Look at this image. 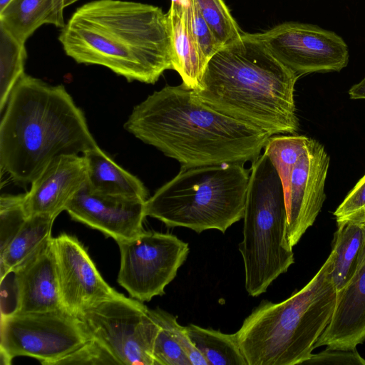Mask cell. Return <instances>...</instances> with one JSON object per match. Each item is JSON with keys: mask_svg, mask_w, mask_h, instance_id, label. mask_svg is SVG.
I'll list each match as a JSON object with an SVG mask.
<instances>
[{"mask_svg": "<svg viewBox=\"0 0 365 365\" xmlns=\"http://www.w3.org/2000/svg\"><path fill=\"white\" fill-rule=\"evenodd\" d=\"M63 307L76 314L101 300L123 297L101 276L86 250L73 236L53 237Z\"/></svg>", "mask_w": 365, "mask_h": 365, "instance_id": "13", "label": "cell"}, {"mask_svg": "<svg viewBox=\"0 0 365 365\" xmlns=\"http://www.w3.org/2000/svg\"><path fill=\"white\" fill-rule=\"evenodd\" d=\"M149 312L159 325L153 349L155 365H191L182 349L187 337L186 327L160 308L149 309Z\"/></svg>", "mask_w": 365, "mask_h": 365, "instance_id": "24", "label": "cell"}, {"mask_svg": "<svg viewBox=\"0 0 365 365\" xmlns=\"http://www.w3.org/2000/svg\"><path fill=\"white\" fill-rule=\"evenodd\" d=\"M304 135H276L270 137L264 153L269 157L277 170L283 188L288 183L291 173L310 141Z\"/></svg>", "mask_w": 365, "mask_h": 365, "instance_id": "26", "label": "cell"}, {"mask_svg": "<svg viewBox=\"0 0 365 365\" xmlns=\"http://www.w3.org/2000/svg\"><path fill=\"white\" fill-rule=\"evenodd\" d=\"M67 56L99 65L128 81L154 84L173 69L167 14L123 0H95L78 8L58 36Z\"/></svg>", "mask_w": 365, "mask_h": 365, "instance_id": "2", "label": "cell"}, {"mask_svg": "<svg viewBox=\"0 0 365 365\" xmlns=\"http://www.w3.org/2000/svg\"><path fill=\"white\" fill-rule=\"evenodd\" d=\"M186 329L208 365H247L236 333L224 334L193 324L187 326Z\"/></svg>", "mask_w": 365, "mask_h": 365, "instance_id": "23", "label": "cell"}, {"mask_svg": "<svg viewBox=\"0 0 365 365\" xmlns=\"http://www.w3.org/2000/svg\"><path fill=\"white\" fill-rule=\"evenodd\" d=\"M250 173L241 163L181 168L146 200V216L168 227L225 233L244 217Z\"/></svg>", "mask_w": 365, "mask_h": 365, "instance_id": "6", "label": "cell"}, {"mask_svg": "<svg viewBox=\"0 0 365 365\" xmlns=\"http://www.w3.org/2000/svg\"><path fill=\"white\" fill-rule=\"evenodd\" d=\"M365 341V263L351 281L337 292L331 320L314 344L351 350Z\"/></svg>", "mask_w": 365, "mask_h": 365, "instance_id": "17", "label": "cell"}, {"mask_svg": "<svg viewBox=\"0 0 365 365\" xmlns=\"http://www.w3.org/2000/svg\"><path fill=\"white\" fill-rule=\"evenodd\" d=\"M11 272L14 275L15 305L10 314L63 307L59 292L52 237L43 242Z\"/></svg>", "mask_w": 365, "mask_h": 365, "instance_id": "15", "label": "cell"}, {"mask_svg": "<svg viewBox=\"0 0 365 365\" xmlns=\"http://www.w3.org/2000/svg\"><path fill=\"white\" fill-rule=\"evenodd\" d=\"M252 35L298 77L340 71L349 62V48L343 38L316 25L286 22Z\"/></svg>", "mask_w": 365, "mask_h": 365, "instance_id": "11", "label": "cell"}, {"mask_svg": "<svg viewBox=\"0 0 365 365\" xmlns=\"http://www.w3.org/2000/svg\"><path fill=\"white\" fill-rule=\"evenodd\" d=\"M91 338L79 317L64 307L1 316V362L10 364L16 356H27L54 365Z\"/></svg>", "mask_w": 365, "mask_h": 365, "instance_id": "8", "label": "cell"}, {"mask_svg": "<svg viewBox=\"0 0 365 365\" xmlns=\"http://www.w3.org/2000/svg\"><path fill=\"white\" fill-rule=\"evenodd\" d=\"M349 95L351 99H365V77L349 89Z\"/></svg>", "mask_w": 365, "mask_h": 365, "instance_id": "33", "label": "cell"}, {"mask_svg": "<svg viewBox=\"0 0 365 365\" xmlns=\"http://www.w3.org/2000/svg\"><path fill=\"white\" fill-rule=\"evenodd\" d=\"M0 111L2 113L11 92L24 73L26 52L20 42L0 26Z\"/></svg>", "mask_w": 365, "mask_h": 365, "instance_id": "25", "label": "cell"}, {"mask_svg": "<svg viewBox=\"0 0 365 365\" xmlns=\"http://www.w3.org/2000/svg\"><path fill=\"white\" fill-rule=\"evenodd\" d=\"M331 277L336 291L343 289L365 263V225L337 223Z\"/></svg>", "mask_w": 365, "mask_h": 365, "instance_id": "21", "label": "cell"}, {"mask_svg": "<svg viewBox=\"0 0 365 365\" xmlns=\"http://www.w3.org/2000/svg\"><path fill=\"white\" fill-rule=\"evenodd\" d=\"M329 166V156L324 146L311 138L284 187L287 217L286 238L292 248L314 224L322 207Z\"/></svg>", "mask_w": 365, "mask_h": 365, "instance_id": "12", "label": "cell"}, {"mask_svg": "<svg viewBox=\"0 0 365 365\" xmlns=\"http://www.w3.org/2000/svg\"><path fill=\"white\" fill-rule=\"evenodd\" d=\"M3 112L1 170L18 183H31L59 155L98 147L83 112L63 85L24 73Z\"/></svg>", "mask_w": 365, "mask_h": 365, "instance_id": "3", "label": "cell"}, {"mask_svg": "<svg viewBox=\"0 0 365 365\" xmlns=\"http://www.w3.org/2000/svg\"><path fill=\"white\" fill-rule=\"evenodd\" d=\"M87 183L91 190L106 195L148 199V192L136 176L119 166L98 146L83 154Z\"/></svg>", "mask_w": 365, "mask_h": 365, "instance_id": "20", "label": "cell"}, {"mask_svg": "<svg viewBox=\"0 0 365 365\" xmlns=\"http://www.w3.org/2000/svg\"><path fill=\"white\" fill-rule=\"evenodd\" d=\"M86 182L87 168L83 155H61L55 158L24 194V205L27 215L44 214L56 218Z\"/></svg>", "mask_w": 365, "mask_h": 365, "instance_id": "16", "label": "cell"}, {"mask_svg": "<svg viewBox=\"0 0 365 365\" xmlns=\"http://www.w3.org/2000/svg\"><path fill=\"white\" fill-rule=\"evenodd\" d=\"M78 0H11L0 11V26L20 42L27 38L41 25L65 26V7Z\"/></svg>", "mask_w": 365, "mask_h": 365, "instance_id": "19", "label": "cell"}, {"mask_svg": "<svg viewBox=\"0 0 365 365\" xmlns=\"http://www.w3.org/2000/svg\"><path fill=\"white\" fill-rule=\"evenodd\" d=\"M299 77L252 34L222 46L193 90L207 106L270 135L299 129L294 93Z\"/></svg>", "mask_w": 365, "mask_h": 365, "instance_id": "4", "label": "cell"}, {"mask_svg": "<svg viewBox=\"0 0 365 365\" xmlns=\"http://www.w3.org/2000/svg\"><path fill=\"white\" fill-rule=\"evenodd\" d=\"M117 243L120 252L118 282L141 302L165 294L189 253L188 244L175 235L153 231Z\"/></svg>", "mask_w": 365, "mask_h": 365, "instance_id": "10", "label": "cell"}, {"mask_svg": "<svg viewBox=\"0 0 365 365\" xmlns=\"http://www.w3.org/2000/svg\"><path fill=\"white\" fill-rule=\"evenodd\" d=\"M303 364L365 365V359L356 349L343 350L327 348L318 354H312Z\"/></svg>", "mask_w": 365, "mask_h": 365, "instance_id": "32", "label": "cell"}, {"mask_svg": "<svg viewBox=\"0 0 365 365\" xmlns=\"http://www.w3.org/2000/svg\"><path fill=\"white\" fill-rule=\"evenodd\" d=\"M55 219L44 214L27 217L8 246L0 252L1 279L51 237Z\"/></svg>", "mask_w": 365, "mask_h": 365, "instance_id": "22", "label": "cell"}, {"mask_svg": "<svg viewBox=\"0 0 365 365\" xmlns=\"http://www.w3.org/2000/svg\"><path fill=\"white\" fill-rule=\"evenodd\" d=\"M119 364L116 359L97 339L91 338L82 346L58 360L54 365Z\"/></svg>", "mask_w": 365, "mask_h": 365, "instance_id": "30", "label": "cell"}, {"mask_svg": "<svg viewBox=\"0 0 365 365\" xmlns=\"http://www.w3.org/2000/svg\"><path fill=\"white\" fill-rule=\"evenodd\" d=\"M145 202L94 192L86 182L68 202L65 210L73 220L102 232L118 242L133 239L143 231Z\"/></svg>", "mask_w": 365, "mask_h": 365, "instance_id": "14", "label": "cell"}, {"mask_svg": "<svg viewBox=\"0 0 365 365\" xmlns=\"http://www.w3.org/2000/svg\"><path fill=\"white\" fill-rule=\"evenodd\" d=\"M167 15L171 33L173 70L179 73L185 87L196 90L208 61L193 35L185 8L171 2Z\"/></svg>", "mask_w": 365, "mask_h": 365, "instance_id": "18", "label": "cell"}, {"mask_svg": "<svg viewBox=\"0 0 365 365\" xmlns=\"http://www.w3.org/2000/svg\"><path fill=\"white\" fill-rule=\"evenodd\" d=\"M242 257L245 289L251 297L265 292L294 262L287 238V210L280 177L264 153L252 163L244 213Z\"/></svg>", "mask_w": 365, "mask_h": 365, "instance_id": "7", "label": "cell"}, {"mask_svg": "<svg viewBox=\"0 0 365 365\" xmlns=\"http://www.w3.org/2000/svg\"><path fill=\"white\" fill-rule=\"evenodd\" d=\"M76 314L119 364L155 365L153 349L159 325L143 303L123 295L101 300Z\"/></svg>", "mask_w": 365, "mask_h": 365, "instance_id": "9", "label": "cell"}, {"mask_svg": "<svg viewBox=\"0 0 365 365\" xmlns=\"http://www.w3.org/2000/svg\"><path fill=\"white\" fill-rule=\"evenodd\" d=\"M181 6L185 8L190 28L205 57L207 61L222 46L216 39L210 27L202 16L195 0H188Z\"/></svg>", "mask_w": 365, "mask_h": 365, "instance_id": "29", "label": "cell"}, {"mask_svg": "<svg viewBox=\"0 0 365 365\" xmlns=\"http://www.w3.org/2000/svg\"><path fill=\"white\" fill-rule=\"evenodd\" d=\"M124 128L181 168L252 163L272 136L210 108L182 83L148 96Z\"/></svg>", "mask_w": 365, "mask_h": 365, "instance_id": "1", "label": "cell"}, {"mask_svg": "<svg viewBox=\"0 0 365 365\" xmlns=\"http://www.w3.org/2000/svg\"><path fill=\"white\" fill-rule=\"evenodd\" d=\"M334 254L300 290L279 303L262 300L236 332L247 365L303 364L334 313Z\"/></svg>", "mask_w": 365, "mask_h": 365, "instance_id": "5", "label": "cell"}, {"mask_svg": "<svg viewBox=\"0 0 365 365\" xmlns=\"http://www.w3.org/2000/svg\"><path fill=\"white\" fill-rule=\"evenodd\" d=\"M216 39L222 46L240 39L244 32L223 0H195Z\"/></svg>", "mask_w": 365, "mask_h": 365, "instance_id": "27", "label": "cell"}, {"mask_svg": "<svg viewBox=\"0 0 365 365\" xmlns=\"http://www.w3.org/2000/svg\"><path fill=\"white\" fill-rule=\"evenodd\" d=\"M11 0H0V11H1Z\"/></svg>", "mask_w": 365, "mask_h": 365, "instance_id": "34", "label": "cell"}, {"mask_svg": "<svg viewBox=\"0 0 365 365\" xmlns=\"http://www.w3.org/2000/svg\"><path fill=\"white\" fill-rule=\"evenodd\" d=\"M336 222L365 225V175L357 182L334 212Z\"/></svg>", "mask_w": 365, "mask_h": 365, "instance_id": "31", "label": "cell"}, {"mask_svg": "<svg viewBox=\"0 0 365 365\" xmlns=\"http://www.w3.org/2000/svg\"><path fill=\"white\" fill-rule=\"evenodd\" d=\"M24 194L3 195L0 198V252L10 243L29 217L25 211Z\"/></svg>", "mask_w": 365, "mask_h": 365, "instance_id": "28", "label": "cell"}]
</instances>
